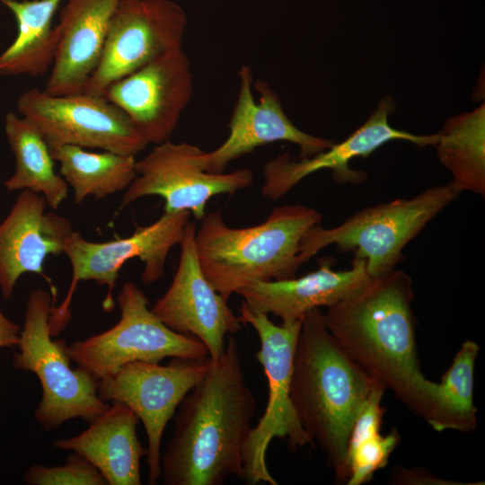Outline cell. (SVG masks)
Masks as SVG:
<instances>
[{
    "label": "cell",
    "mask_w": 485,
    "mask_h": 485,
    "mask_svg": "<svg viewBox=\"0 0 485 485\" xmlns=\"http://www.w3.org/2000/svg\"><path fill=\"white\" fill-rule=\"evenodd\" d=\"M380 385L340 347L321 308L304 315L295 352L291 401L302 428L313 445L320 446L339 481L348 480L346 456L354 422Z\"/></svg>",
    "instance_id": "3"
},
{
    "label": "cell",
    "mask_w": 485,
    "mask_h": 485,
    "mask_svg": "<svg viewBox=\"0 0 485 485\" xmlns=\"http://www.w3.org/2000/svg\"><path fill=\"white\" fill-rule=\"evenodd\" d=\"M55 303L46 290L30 293L13 360L15 369L31 372L39 378L42 397L34 419L46 431L72 419L91 423L110 408L98 396V380L81 367L72 369L67 344L52 339L49 315Z\"/></svg>",
    "instance_id": "6"
},
{
    "label": "cell",
    "mask_w": 485,
    "mask_h": 485,
    "mask_svg": "<svg viewBox=\"0 0 485 485\" xmlns=\"http://www.w3.org/2000/svg\"><path fill=\"white\" fill-rule=\"evenodd\" d=\"M238 75V94L228 124V137L213 151H203L199 155L204 171L224 172L232 161L270 143L285 141L298 146L299 159L311 157L334 144L295 127L271 86L263 80L253 82L251 67L242 66Z\"/></svg>",
    "instance_id": "15"
},
{
    "label": "cell",
    "mask_w": 485,
    "mask_h": 485,
    "mask_svg": "<svg viewBox=\"0 0 485 485\" xmlns=\"http://www.w3.org/2000/svg\"><path fill=\"white\" fill-rule=\"evenodd\" d=\"M21 328L0 309V348L16 346L19 341Z\"/></svg>",
    "instance_id": "29"
},
{
    "label": "cell",
    "mask_w": 485,
    "mask_h": 485,
    "mask_svg": "<svg viewBox=\"0 0 485 485\" xmlns=\"http://www.w3.org/2000/svg\"><path fill=\"white\" fill-rule=\"evenodd\" d=\"M384 391L383 385L375 390L352 427L346 456L348 485L369 482L378 470L388 464L391 454L400 443L401 436L396 428L388 435L381 434Z\"/></svg>",
    "instance_id": "27"
},
{
    "label": "cell",
    "mask_w": 485,
    "mask_h": 485,
    "mask_svg": "<svg viewBox=\"0 0 485 485\" xmlns=\"http://www.w3.org/2000/svg\"><path fill=\"white\" fill-rule=\"evenodd\" d=\"M59 163V174L81 204L89 197L102 199L126 190L137 176L133 155L110 151L91 152L77 146H62L50 151Z\"/></svg>",
    "instance_id": "25"
},
{
    "label": "cell",
    "mask_w": 485,
    "mask_h": 485,
    "mask_svg": "<svg viewBox=\"0 0 485 485\" xmlns=\"http://www.w3.org/2000/svg\"><path fill=\"white\" fill-rule=\"evenodd\" d=\"M371 278L361 258L354 256L351 268L344 270L333 269L331 260L322 259L316 270L303 277L255 282L237 294L251 310L292 322L303 320L313 309L336 304Z\"/></svg>",
    "instance_id": "19"
},
{
    "label": "cell",
    "mask_w": 485,
    "mask_h": 485,
    "mask_svg": "<svg viewBox=\"0 0 485 485\" xmlns=\"http://www.w3.org/2000/svg\"><path fill=\"white\" fill-rule=\"evenodd\" d=\"M394 110L392 99L386 96L368 119L343 141L298 161L291 160L288 154H282L267 162L263 167L262 195L277 200L302 180L322 170L331 171L338 183L359 184L366 180L367 173L349 166L354 158L368 157L383 145L392 140H405L420 147L436 145L437 133L415 135L392 128L388 117Z\"/></svg>",
    "instance_id": "17"
},
{
    "label": "cell",
    "mask_w": 485,
    "mask_h": 485,
    "mask_svg": "<svg viewBox=\"0 0 485 485\" xmlns=\"http://www.w3.org/2000/svg\"><path fill=\"white\" fill-rule=\"evenodd\" d=\"M188 18L172 0H119L101 60L83 93L103 96L115 81L182 48Z\"/></svg>",
    "instance_id": "12"
},
{
    "label": "cell",
    "mask_w": 485,
    "mask_h": 485,
    "mask_svg": "<svg viewBox=\"0 0 485 485\" xmlns=\"http://www.w3.org/2000/svg\"><path fill=\"white\" fill-rule=\"evenodd\" d=\"M118 304L121 314L114 326L67 345L71 360L96 380L112 375L136 361L159 363L165 357H209L207 347L198 338L165 325L148 308V298L135 284L123 285Z\"/></svg>",
    "instance_id": "9"
},
{
    "label": "cell",
    "mask_w": 485,
    "mask_h": 485,
    "mask_svg": "<svg viewBox=\"0 0 485 485\" xmlns=\"http://www.w3.org/2000/svg\"><path fill=\"white\" fill-rule=\"evenodd\" d=\"M4 131L15 160L14 172L4 182V188L40 194L48 207L57 209L67 197L68 184L56 172V162L40 132L14 112L5 116Z\"/></svg>",
    "instance_id": "23"
},
{
    "label": "cell",
    "mask_w": 485,
    "mask_h": 485,
    "mask_svg": "<svg viewBox=\"0 0 485 485\" xmlns=\"http://www.w3.org/2000/svg\"><path fill=\"white\" fill-rule=\"evenodd\" d=\"M17 110L38 128L50 151L68 145L136 156L148 145L128 116L104 96L51 95L31 88L18 98Z\"/></svg>",
    "instance_id": "10"
},
{
    "label": "cell",
    "mask_w": 485,
    "mask_h": 485,
    "mask_svg": "<svg viewBox=\"0 0 485 485\" xmlns=\"http://www.w3.org/2000/svg\"><path fill=\"white\" fill-rule=\"evenodd\" d=\"M189 211L163 212L154 222L137 227L129 236L107 242H92L74 231L66 242L64 253L72 267L68 291L59 306H53L49 315L51 335L60 334L71 319L70 304L81 281L93 280L108 287L102 308H114L112 293L119 270L129 260L138 258L145 265L141 280L144 284L158 281L164 275L166 259L171 250L180 244L187 224Z\"/></svg>",
    "instance_id": "8"
},
{
    "label": "cell",
    "mask_w": 485,
    "mask_h": 485,
    "mask_svg": "<svg viewBox=\"0 0 485 485\" xmlns=\"http://www.w3.org/2000/svg\"><path fill=\"white\" fill-rule=\"evenodd\" d=\"M210 365V357L203 360L173 357L165 366L136 361L98 380L97 393L101 401L127 405L144 425L150 485L160 481L164 429L185 395L204 377Z\"/></svg>",
    "instance_id": "11"
},
{
    "label": "cell",
    "mask_w": 485,
    "mask_h": 485,
    "mask_svg": "<svg viewBox=\"0 0 485 485\" xmlns=\"http://www.w3.org/2000/svg\"><path fill=\"white\" fill-rule=\"evenodd\" d=\"M238 312L242 324L251 325L259 336L260 347L256 358L263 368L269 389L265 411L258 424L251 428L243 446L242 480L250 485L260 482L278 485L266 463L271 441L280 438L292 451L313 445L297 419L290 396L302 320L276 325L268 314L251 310L243 300Z\"/></svg>",
    "instance_id": "7"
},
{
    "label": "cell",
    "mask_w": 485,
    "mask_h": 485,
    "mask_svg": "<svg viewBox=\"0 0 485 485\" xmlns=\"http://www.w3.org/2000/svg\"><path fill=\"white\" fill-rule=\"evenodd\" d=\"M62 465L34 464L23 475L28 485H108L99 470L81 454L72 452Z\"/></svg>",
    "instance_id": "28"
},
{
    "label": "cell",
    "mask_w": 485,
    "mask_h": 485,
    "mask_svg": "<svg viewBox=\"0 0 485 485\" xmlns=\"http://www.w3.org/2000/svg\"><path fill=\"white\" fill-rule=\"evenodd\" d=\"M435 145L458 191L485 195V105L446 120Z\"/></svg>",
    "instance_id": "24"
},
{
    "label": "cell",
    "mask_w": 485,
    "mask_h": 485,
    "mask_svg": "<svg viewBox=\"0 0 485 485\" xmlns=\"http://www.w3.org/2000/svg\"><path fill=\"white\" fill-rule=\"evenodd\" d=\"M480 351L473 340L464 341L441 382L435 383L424 419L436 431L471 433L477 427L473 401L475 362Z\"/></svg>",
    "instance_id": "26"
},
{
    "label": "cell",
    "mask_w": 485,
    "mask_h": 485,
    "mask_svg": "<svg viewBox=\"0 0 485 485\" xmlns=\"http://www.w3.org/2000/svg\"><path fill=\"white\" fill-rule=\"evenodd\" d=\"M138 421L129 407L111 402L83 432L58 438L52 445L84 456L99 470L108 485H140V462L146 452L137 435Z\"/></svg>",
    "instance_id": "21"
},
{
    "label": "cell",
    "mask_w": 485,
    "mask_h": 485,
    "mask_svg": "<svg viewBox=\"0 0 485 485\" xmlns=\"http://www.w3.org/2000/svg\"><path fill=\"white\" fill-rule=\"evenodd\" d=\"M194 90L183 48L165 53L115 81L103 96L119 107L148 144L170 139Z\"/></svg>",
    "instance_id": "14"
},
{
    "label": "cell",
    "mask_w": 485,
    "mask_h": 485,
    "mask_svg": "<svg viewBox=\"0 0 485 485\" xmlns=\"http://www.w3.org/2000/svg\"><path fill=\"white\" fill-rule=\"evenodd\" d=\"M459 194L448 182L410 198L366 207L331 228L317 225L303 238L302 258L305 263L323 248L336 245L363 259L370 277L387 274L402 260L406 245Z\"/></svg>",
    "instance_id": "5"
},
{
    "label": "cell",
    "mask_w": 485,
    "mask_h": 485,
    "mask_svg": "<svg viewBox=\"0 0 485 485\" xmlns=\"http://www.w3.org/2000/svg\"><path fill=\"white\" fill-rule=\"evenodd\" d=\"M178 408L173 434L161 454L163 484L222 485L232 476L242 480V451L256 401L233 335Z\"/></svg>",
    "instance_id": "1"
},
{
    "label": "cell",
    "mask_w": 485,
    "mask_h": 485,
    "mask_svg": "<svg viewBox=\"0 0 485 485\" xmlns=\"http://www.w3.org/2000/svg\"><path fill=\"white\" fill-rule=\"evenodd\" d=\"M195 234L196 225L190 221L180 242L181 257L172 281L151 310L170 329L201 340L209 357L217 360L225 351V337L237 333L242 324L228 300L204 275Z\"/></svg>",
    "instance_id": "16"
},
{
    "label": "cell",
    "mask_w": 485,
    "mask_h": 485,
    "mask_svg": "<svg viewBox=\"0 0 485 485\" xmlns=\"http://www.w3.org/2000/svg\"><path fill=\"white\" fill-rule=\"evenodd\" d=\"M14 15L17 36L0 54V76L44 75L52 65L58 30L52 22L62 0H0Z\"/></svg>",
    "instance_id": "22"
},
{
    "label": "cell",
    "mask_w": 485,
    "mask_h": 485,
    "mask_svg": "<svg viewBox=\"0 0 485 485\" xmlns=\"http://www.w3.org/2000/svg\"><path fill=\"white\" fill-rule=\"evenodd\" d=\"M198 146L167 140L136 161L137 176L125 190L122 207L142 198L159 196L164 199L163 212L189 211L197 220L206 215L207 202L220 194H234L252 185L248 168L229 172H209L199 164Z\"/></svg>",
    "instance_id": "13"
},
{
    "label": "cell",
    "mask_w": 485,
    "mask_h": 485,
    "mask_svg": "<svg viewBox=\"0 0 485 485\" xmlns=\"http://www.w3.org/2000/svg\"><path fill=\"white\" fill-rule=\"evenodd\" d=\"M119 0H68L61 9L52 68L44 91L51 95L84 92L103 51Z\"/></svg>",
    "instance_id": "20"
},
{
    "label": "cell",
    "mask_w": 485,
    "mask_h": 485,
    "mask_svg": "<svg viewBox=\"0 0 485 485\" xmlns=\"http://www.w3.org/2000/svg\"><path fill=\"white\" fill-rule=\"evenodd\" d=\"M196 230L198 259L207 279L225 299L255 282L296 277L304 263V236L322 215L304 205L275 207L260 224L227 225L220 211L206 213Z\"/></svg>",
    "instance_id": "4"
},
{
    "label": "cell",
    "mask_w": 485,
    "mask_h": 485,
    "mask_svg": "<svg viewBox=\"0 0 485 485\" xmlns=\"http://www.w3.org/2000/svg\"><path fill=\"white\" fill-rule=\"evenodd\" d=\"M413 298L410 277L393 269L372 278L358 291L328 307L323 316L344 352L424 419L435 382L420 370Z\"/></svg>",
    "instance_id": "2"
},
{
    "label": "cell",
    "mask_w": 485,
    "mask_h": 485,
    "mask_svg": "<svg viewBox=\"0 0 485 485\" xmlns=\"http://www.w3.org/2000/svg\"><path fill=\"white\" fill-rule=\"evenodd\" d=\"M40 194L21 190L6 216L0 222V291L8 299L23 274L44 277L56 301L57 289L43 273V263L49 254L64 253L74 233L70 221L47 211Z\"/></svg>",
    "instance_id": "18"
}]
</instances>
